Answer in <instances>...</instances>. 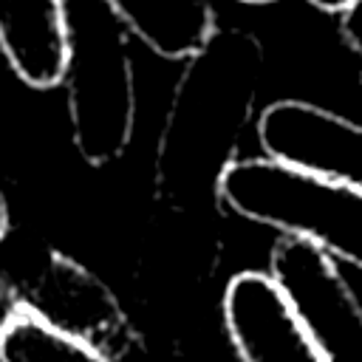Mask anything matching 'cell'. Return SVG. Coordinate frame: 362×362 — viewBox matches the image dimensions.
Here are the masks:
<instances>
[{
	"mask_svg": "<svg viewBox=\"0 0 362 362\" xmlns=\"http://www.w3.org/2000/svg\"><path fill=\"white\" fill-rule=\"evenodd\" d=\"M260 74V42L240 28H218L187 59L156 147V181L167 195L218 189L255 113Z\"/></svg>",
	"mask_w": 362,
	"mask_h": 362,
	"instance_id": "obj_1",
	"label": "cell"
},
{
	"mask_svg": "<svg viewBox=\"0 0 362 362\" xmlns=\"http://www.w3.org/2000/svg\"><path fill=\"white\" fill-rule=\"evenodd\" d=\"M68 113L76 150L107 164L130 144L136 85L130 28L107 0H62Z\"/></svg>",
	"mask_w": 362,
	"mask_h": 362,
	"instance_id": "obj_2",
	"label": "cell"
},
{
	"mask_svg": "<svg viewBox=\"0 0 362 362\" xmlns=\"http://www.w3.org/2000/svg\"><path fill=\"white\" fill-rule=\"evenodd\" d=\"M235 215L300 238L362 269V192L274 158H235L215 189Z\"/></svg>",
	"mask_w": 362,
	"mask_h": 362,
	"instance_id": "obj_3",
	"label": "cell"
},
{
	"mask_svg": "<svg viewBox=\"0 0 362 362\" xmlns=\"http://www.w3.org/2000/svg\"><path fill=\"white\" fill-rule=\"evenodd\" d=\"M269 277L325 362H362V303L328 252L283 235L272 249Z\"/></svg>",
	"mask_w": 362,
	"mask_h": 362,
	"instance_id": "obj_4",
	"label": "cell"
},
{
	"mask_svg": "<svg viewBox=\"0 0 362 362\" xmlns=\"http://www.w3.org/2000/svg\"><path fill=\"white\" fill-rule=\"evenodd\" d=\"M257 139L269 158L337 178L362 192V124L303 99L260 110Z\"/></svg>",
	"mask_w": 362,
	"mask_h": 362,
	"instance_id": "obj_5",
	"label": "cell"
},
{
	"mask_svg": "<svg viewBox=\"0 0 362 362\" xmlns=\"http://www.w3.org/2000/svg\"><path fill=\"white\" fill-rule=\"evenodd\" d=\"M20 305L57 331L107 354L127 339V320L113 291L76 260L48 252L23 288Z\"/></svg>",
	"mask_w": 362,
	"mask_h": 362,
	"instance_id": "obj_6",
	"label": "cell"
},
{
	"mask_svg": "<svg viewBox=\"0 0 362 362\" xmlns=\"http://www.w3.org/2000/svg\"><path fill=\"white\" fill-rule=\"evenodd\" d=\"M223 322L240 362H325L286 294L263 272L229 280Z\"/></svg>",
	"mask_w": 362,
	"mask_h": 362,
	"instance_id": "obj_7",
	"label": "cell"
},
{
	"mask_svg": "<svg viewBox=\"0 0 362 362\" xmlns=\"http://www.w3.org/2000/svg\"><path fill=\"white\" fill-rule=\"evenodd\" d=\"M0 48L14 74L34 88L65 79L62 0H0Z\"/></svg>",
	"mask_w": 362,
	"mask_h": 362,
	"instance_id": "obj_8",
	"label": "cell"
},
{
	"mask_svg": "<svg viewBox=\"0 0 362 362\" xmlns=\"http://www.w3.org/2000/svg\"><path fill=\"white\" fill-rule=\"evenodd\" d=\"M124 25L156 54L170 59H189L212 34L215 8L209 0H107Z\"/></svg>",
	"mask_w": 362,
	"mask_h": 362,
	"instance_id": "obj_9",
	"label": "cell"
},
{
	"mask_svg": "<svg viewBox=\"0 0 362 362\" xmlns=\"http://www.w3.org/2000/svg\"><path fill=\"white\" fill-rule=\"evenodd\" d=\"M0 362H110L107 354L74 339L20 308L0 337Z\"/></svg>",
	"mask_w": 362,
	"mask_h": 362,
	"instance_id": "obj_10",
	"label": "cell"
},
{
	"mask_svg": "<svg viewBox=\"0 0 362 362\" xmlns=\"http://www.w3.org/2000/svg\"><path fill=\"white\" fill-rule=\"evenodd\" d=\"M339 34L351 51L362 54V0H354L339 14Z\"/></svg>",
	"mask_w": 362,
	"mask_h": 362,
	"instance_id": "obj_11",
	"label": "cell"
},
{
	"mask_svg": "<svg viewBox=\"0 0 362 362\" xmlns=\"http://www.w3.org/2000/svg\"><path fill=\"white\" fill-rule=\"evenodd\" d=\"M308 3L317 6V8H322V11H339L342 14L354 0H308Z\"/></svg>",
	"mask_w": 362,
	"mask_h": 362,
	"instance_id": "obj_12",
	"label": "cell"
},
{
	"mask_svg": "<svg viewBox=\"0 0 362 362\" xmlns=\"http://www.w3.org/2000/svg\"><path fill=\"white\" fill-rule=\"evenodd\" d=\"M6 226H8V212H6V204H3V195H0V238H3Z\"/></svg>",
	"mask_w": 362,
	"mask_h": 362,
	"instance_id": "obj_13",
	"label": "cell"
},
{
	"mask_svg": "<svg viewBox=\"0 0 362 362\" xmlns=\"http://www.w3.org/2000/svg\"><path fill=\"white\" fill-rule=\"evenodd\" d=\"M240 3H249V6H263V3H272V0H240Z\"/></svg>",
	"mask_w": 362,
	"mask_h": 362,
	"instance_id": "obj_14",
	"label": "cell"
}]
</instances>
